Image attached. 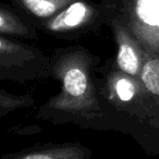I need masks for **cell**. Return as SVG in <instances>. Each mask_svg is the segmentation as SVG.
Wrapping results in <instances>:
<instances>
[{
  "label": "cell",
  "mask_w": 159,
  "mask_h": 159,
  "mask_svg": "<svg viewBox=\"0 0 159 159\" xmlns=\"http://www.w3.org/2000/svg\"><path fill=\"white\" fill-rule=\"evenodd\" d=\"M76 0H11L16 11L39 23L51 18Z\"/></svg>",
  "instance_id": "obj_2"
},
{
  "label": "cell",
  "mask_w": 159,
  "mask_h": 159,
  "mask_svg": "<svg viewBox=\"0 0 159 159\" xmlns=\"http://www.w3.org/2000/svg\"><path fill=\"white\" fill-rule=\"evenodd\" d=\"M63 89L68 95L80 97L87 89V77L83 71L77 68H71L63 76Z\"/></svg>",
  "instance_id": "obj_5"
},
{
  "label": "cell",
  "mask_w": 159,
  "mask_h": 159,
  "mask_svg": "<svg viewBox=\"0 0 159 159\" xmlns=\"http://www.w3.org/2000/svg\"><path fill=\"white\" fill-rule=\"evenodd\" d=\"M102 19H105V14L100 1L76 0L39 24L49 33L69 34L97 24Z\"/></svg>",
  "instance_id": "obj_1"
},
{
  "label": "cell",
  "mask_w": 159,
  "mask_h": 159,
  "mask_svg": "<svg viewBox=\"0 0 159 159\" xmlns=\"http://www.w3.org/2000/svg\"><path fill=\"white\" fill-rule=\"evenodd\" d=\"M116 92L117 95L122 102H129L133 98L135 93L134 85L126 79L119 80L116 84Z\"/></svg>",
  "instance_id": "obj_7"
},
{
  "label": "cell",
  "mask_w": 159,
  "mask_h": 159,
  "mask_svg": "<svg viewBox=\"0 0 159 159\" xmlns=\"http://www.w3.org/2000/svg\"><path fill=\"white\" fill-rule=\"evenodd\" d=\"M0 32L2 35H16L34 37L36 32L21 16L14 8L1 3L0 5Z\"/></svg>",
  "instance_id": "obj_3"
},
{
  "label": "cell",
  "mask_w": 159,
  "mask_h": 159,
  "mask_svg": "<svg viewBox=\"0 0 159 159\" xmlns=\"http://www.w3.org/2000/svg\"><path fill=\"white\" fill-rule=\"evenodd\" d=\"M142 80L150 93L159 95V59H152L144 64Z\"/></svg>",
  "instance_id": "obj_6"
},
{
  "label": "cell",
  "mask_w": 159,
  "mask_h": 159,
  "mask_svg": "<svg viewBox=\"0 0 159 159\" xmlns=\"http://www.w3.org/2000/svg\"><path fill=\"white\" fill-rule=\"evenodd\" d=\"M89 154V150L81 146H62L30 152L14 159H85Z\"/></svg>",
  "instance_id": "obj_4"
}]
</instances>
